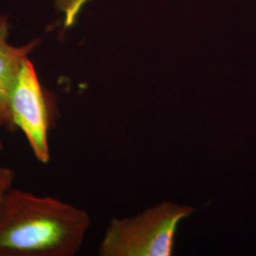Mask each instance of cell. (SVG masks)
I'll return each mask as SVG.
<instances>
[{"mask_svg": "<svg viewBox=\"0 0 256 256\" xmlns=\"http://www.w3.org/2000/svg\"><path fill=\"white\" fill-rule=\"evenodd\" d=\"M90 0H64L63 10L64 12V27H70L82 10L84 5Z\"/></svg>", "mask_w": 256, "mask_h": 256, "instance_id": "5", "label": "cell"}, {"mask_svg": "<svg viewBox=\"0 0 256 256\" xmlns=\"http://www.w3.org/2000/svg\"><path fill=\"white\" fill-rule=\"evenodd\" d=\"M16 180V173L8 167L0 166V203L6 194L12 188Z\"/></svg>", "mask_w": 256, "mask_h": 256, "instance_id": "6", "label": "cell"}, {"mask_svg": "<svg viewBox=\"0 0 256 256\" xmlns=\"http://www.w3.org/2000/svg\"><path fill=\"white\" fill-rule=\"evenodd\" d=\"M12 128H18L27 138L37 160L48 164L50 115L45 94L34 66L27 58L19 70L9 99Z\"/></svg>", "mask_w": 256, "mask_h": 256, "instance_id": "3", "label": "cell"}, {"mask_svg": "<svg viewBox=\"0 0 256 256\" xmlns=\"http://www.w3.org/2000/svg\"><path fill=\"white\" fill-rule=\"evenodd\" d=\"M192 206L164 202L135 216L113 218L102 239L100 256H170L180 223Z\"/></svg>", "mask_w": 256, "mask_h": 256, "instance_id": "2", "label": "cell"}, {"mask_svg": "<svg viewBox=\"0 0 256 256\" xmlns=\"http://www.w3.org/2000/svg\"><path fill=\"white\" fill-rule=\"evenodd\" d=\"M90 214L52 196L12 188L0 203V256H74Z\"/></svg>", "mask_w": 256, "mask_h": 256, "instance_id": "1", "label": "cell"}, {"mask_svg": "<svg viewBox=\"0 0 256 256\" xmlns=\"http://www.w3.org/2000/svg\"><path fill=\"white\" fill-rule=\"evenodd\" d=\"M1 126H7V128H8V124H7L6 120L3 117V115H2L1 112H0V128H1Z\"/></svg>", "mask_w": 256, "mask_h": 256, "instance_id": "7", "label": "cell"}, {"mask_svg": "<svg viewBox=\"0 0 256 256\" xmlns=\"http://www.w3.org/2000/svg\"><path fill=\"white\" fill-rule=\"evenodd\" d=\"M2 151H3V144H2V142H0V155H1Z\"/></svg>", "mask_w": 256, "mask_h": 256, "instance_id": "8", "label": "cell"}, {"mask_svg": "<svg viewBox=\"0 0 256 256\" xmlns=\"http://www.w3.org/2000/svg\"><path fill=\"white\" fill-rule=\"evenodd\" d=\"M9 24L5 16L0 18V112L12 128L9 115V99L19 70L28 54L36 48L39 40L27 45L14 46L8 42Z\"/></svg>", "mask_w": 256, "mask_h": 256, "instance_id": "4", "label": "cell"}]
</instances>
